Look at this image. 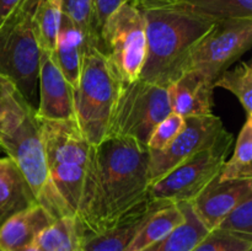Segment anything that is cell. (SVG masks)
<instances>
[{"instance_id": "27", "label": "cell", "mask_w": 252, "mask_h": 251, "mask_svg": "<svg viewBox=\"0 0 252 251\" xmlns=\"http://www.w3.org/2000/svg\"><path fill=\"white\" fill-rule=\"evenodd\" d=\"M59 1H61L62 12H64L83 33L85 46L98 44V30L96 26L93 0H59Z\"/></svg>"}, {"instance_id": "9", "label": "cell", "mask_w": 252, "mask_h": 251, "mask_svg": "<svg viewBox=\"0 0 252 251\" xmlns=\"http://www.w3.org/2000/svg\"><path fill=\"white\" fill-rule=\"evenodd\" d=\"M233 147V134L197 153L149 186V197L159 201L182 203L192 202L207 185L219 176Z\"/></svg>"}, {"instance_id": "28", "label": "cell", "mask_w": 252, "mask_h": 251, "mask_svg": "<svg viewBox=\"0 0 252 251\" xmlns=\"http://www.w3.org/2000/svg\"><path fill=\"white\" fill-rule=\"evenodd\" d=\"M252 250V239L235 235L228 231H208L191 251H249Z\"/></svg>"}, {"instance_id": "13", "label": "cell", "mask_w": 252, "mask_h": 251, "mask_svg": "<svg viewBox=\"0 0 252 251\" xmlns=\"http://www.w3.org/2000/svg\"><path fill=\"white\" fill-rule=\"evenodd\" d=\"M250 197L252 180L219 181L216 177L189 203L199 220L211 231L218 226L231 209Z\"/></svg>"}, {"instance_id": "35", "label": "cell", "mask_w": 252, "mask_h": 251, "mask_svg": "<svg viewBox=\"0 0 252 251\" xmlns=\"http://www.w3.org/2000/svg\"><path fill=\"white\" fill-rule=\"evenodd\" d=\"M0 251H2V250H0Z\"/></svg>"}, {"instance_id": "32", "label": "cell", "mask_w": 252, "mask_h": 251, "mask_svg": "<svg viewBox=\"0 0 252 251\" xmlns=\"http://www.w3.org/2000/svg\"><path fill=\"white\" fill-rule=\"evenodd\" d=\"M22 251H42V250L36 245V244H33V245H31L30 248L25 249V250H22Z\"/></svg>"}, {"instance_id": "21", "label": "cell", "mask_w": 252, "mask_h": 251, "mask_svg": "<svg viewBox=\"0 0 252 251\" xmlns=\"http://www.w3.org/2000/svg\"><path fill=\"white\" fill-rule=\"evenodd\" d=\"M181 206L185 212L184 223L142 251H191L208 234L209 230L196 216L191 203L182 202Z\"/></svg>"}, {"instance_id": "6", "label": "cell", "mask_w": 252, "mask_h": 251, "mask_svg": "<svg viewBox=\"0 0 252 251\" xmlns=\"http://www.w3.org/2000/svg\"><path fill=\"white\" fill-rule=\"evenodd\" d=\"M37 0H24L11 21L0 32V74L9 76L25 100L36 110L41 49L33 30Z\"/></svg>"}, {"instance_id": "19", "label": "cell", "mask_w": 252, "mask_h": 251, "mask_svg": "<svg viewBox=\"0 0 252 251\" xmlns=\"http://www.w3.org/2000/svg\"><path fill=\"white\" fill-rule=\"evenodd\" d=\"M36 204L31 188L11 157H0V226L17 212Z\"/></svg>"}, {"instance_id": "12", "label": "cell", "mask_w": 252, "mask_h": 251, "mask_svg": "<svg viewBox=\"0 0 252 251\" xmlns=\"http://www.w3.org/2000/svg\"><path fill=\"white\" fill-rule=\"evenodd\" d=\"M34 116L43 120H75L74 89L66 81L48 52L41 51L38 101Z\"/></svg>"}, {"instance_id": "23", "label": "cell", "mask_w": 252, "mask_h": 251, "mask_svg": "<svg viewBox=\"0 0 252 251\" xmlns=\"http://www.w3.org/2000/svg\"><path fill=\"white\" fill-rule=\"evenodd\" d=\"M218 180H252V116H246L235 142L233 157L225 160Z\"/></svg>"}, {"instance_id": "4", "label": "cell", "mask_w": 252, "mask_h": 251, "mask_svg": "<svg viewBox=\"0 0 252 251\" xmlns=\"http://www.w3.org/2000/svg\"><path fill=\"white\" fill-rule=\"evenodd\" d=\"M52 181L75 216L91 144L75 120L37 118Z\"/></svg>"}, {"instance_id": "15", "label": "cell", "mask_w": 252, "mask_h": 251, "mask_svg": "<svg viewBox=\"0 0 252 251\" xmlns=\"http://www.w3.org/2000/svg\"><path fill=\"white\" fill-rule=\"evenodd\" d=\"M213 81L194 70H186L167 86L172 112L185 118L213 113Z\"/></svg>"}, {"instance_id": "16", "label": "cell", "mask_w": 252, "mask_h": 251, "mask_svg": "<svg viewBox=\"0 0 252 251\" xmlns=\"http://www.w3.org/2000/svg\"><path fill=\"white\" fill-rule=\"evenodd\" d=\"M137 6H161L219 22L252 19V0H139Z\"/></svg>"}, {"instance_id": "33", "label": "cell", "mask_w": 252, "mask_h": 251, "mask_svg": "<svg viewBox=\"0 0 252 251\" xmlns=\"http://www.w3.org/2000/svg\"><path fill=\"white\" fill-rule=\"evenodd\" d=\"M129 1H139V0H129Z\"/></svg>"}, {"instance_id": "10", "label": "cell", "mask_w": 252, "mask_h": 251, "mask_svg": "<svg viewBox=\"0 0 252 251\" xmlns=\"http://www.w3.org/2000/svg\"><path fill=\"white\" fill-rule=\"evenodd\" d=\"M252 44V19L217 24L192 52L187 70H194L213 81Z\"/></svg>"}, {"instance_id": "18", "label": "cell", "mask_w": 252, "mask_h": 251, "mask_svg": "<svg viewBox=\"0 0 252 251\" xmlns=\"http://www.w3.org/2000/svg\"><path fill=\"white\" fill-rule=\"evenodd\" d=\"M84 46V37L79 27L62 12L56 49L52 53V58L73 89L76 88L80 79Z\"/></svg>"}, {"instance_id": "26", "label": "cell", "mask_w": 252, "mask_h": 251, "mask_svg": "<svg viewBox=\"0 0 252 251\" xmlns=\"http://www.w3.org/2000/svg\"><path fill=\"white\" fill-rule=\"evenodd\" d=\"M214 88H221L233 94L245 110L252 116V65L251 62H241L235 68L224 70L213 83Z\"/></svg>"}, {"instance_id": "1", "label": "cell", "mask_w": 252, "mask_h": 251, "mask_svg": "<svg viewBox=\"0 0 252 251\" xmlns=\"http://www.w3.org/2000/svg\"><path fill=\"white\" fill-rule=\"evenodd\" d=\"M149 150L122 137L91 145L75 212L81 233L113 226L149 197Z\"/></svg>"}, {"instance_id": "2", "label": "cell", "mask_w": 252, "mask_h": 251, "mask_svg": "<svg viewBox=\"0 0 252 251\" xmlns=\"http://www.w3.org/2000/svg\"><path fill=\"white\" fill-rule=\"evenodd\" d=\"M138 7L147 34V57L139 79L167 88L187 70L194 47L217 24L167 7Z\"/></svg>"}, {"instance_id": "17", "label": "cell", "mask_w": 252, "mask_h": 251, "mask_svg": "<svg viewBox=\"0 0 252 251\" xmlns=\"http://www.w3.org/2000/svg\"><path fill=\"white\" fill-rule=\"evenodd\" d=\"M54 221L56 219L37 203L17 212L0 226V250L22 251L30 248Z\"/></svg>"}, {"instance_id": "20", "label": "cell", "mask_w": 252, "mask_h": 251, "mask_svg": "<svg viewBox=\"0 0 252 251\" xmlns=\"http://www.w3.org/2000/svg\"><path fill=\"white\" fill-rule=\"evenodd\" d=\"M185 220L181 203H169L147 219L125 251H142L169 235Z\"/></svg>"}, {"instance_id": "3", "label": "cell", "mask_w": 252, "mask_h": 251, "mask_svg": "<svg viewBox=\"0 0 252 251\" xmlns=\"http://www.w3.org/2000/svg\"><path fill=\"white\" fill-rule=\"evenodd\" d=\"M123 81L98 44L84 47L80 79L74 89V112L91 145L107 137L108 125Z\"/></svg>"}, {"instance_id": "34", "label": "cell", "mask_w": 252, "mask_h": 251, "mask_svg": "<svg viewBox=\"0 0 252 251\" xmlns=\"http://www.w3.org/2000/svg\"><path fill=\"white\" fill-rule=\"evenodd\" d=\"M249 251H252V250H249Z\"/></svg>"}, {"instance_id": "29", "label": "cell", "mask_w": 252, "mask_h": 251, "mask_svg": "<svg viewBox=\"0 0 252 251\" xmlns=\"http://www.w3.org/2000/svg\"><path fill=\"white\" fill-rule=\"evenodd\" d=\"M216 229L252 239V197L231 209Z\"/></svg>"}, {"instance_id": "5", "label": "cell", "mask_w": 252, "mask_h": 251, "mask_svg": "<svg viewBox=\"0 0 252 251\" xmlns=\"http://www.w3.org/2000/svg\"><path fill=\"white\" fill-rule=\"evenodd\" d=\"M0 150L17 165L37 204L43 207L56 220L75 217L52 181L34 111L17 129L0 139Z\"/></svg>"}, {"instance_id": "30", "label": "cell", "mask_w": 252, "mask_h": 251, "mask_svg": "<svg viewBox=\"0 0 252 251\" xmlns=\"http://www.w3.org/2000/svg\"><path fill=\"white\" fill-rule=\"evenodd\" d=\"M185 122H186V118L175 112H171L169 116H166L153 130L152 135L148 140V150L158 152V150H162L169 147L172 140L184 129Z\"/></svg>"}, {"instance_id": "8", "label": "cell", "mask_w": 252, "mask_h": 251, "mask_svg": "<svg viewBox=\"0 0 252 251\" xmlns=\"http://www.w3.org/2000/svg\"><path fill=\"white\" fill-rule=\"evenodd\" d=\"M98 47L123 83L139 79L147 57L145 21L132 1L121 5L103 24Z\"/></svg>"}, {"instance_id": "14", "label": "cell", "mask_w": 252, "mask_h": 251, "mask_svg": "<svg viewBox=\"0 0 252 251\" xmlns=\"http://www.w3.org/2000/svg\"><path fill=\"white\" fill-rule=\"evenodd\" d=\"M171 202L148 197L121 221L97 233H81L84 251H125L143 224L158 209Z\"/></svg>"}, {"instance_id": "7", "label": "cell", "mask_w": 252, "mask_h": 251, "mask_svg": "<svg viewBox=\"0 0 252 251\" xmlns=\"http://www.w3.org/2000/svg\"><path fill=\"white\" fill-rule=\"evenodd\" d=\"M171 112L167 88L142 79L123 83L107 137L129 138L147 147L153 130Z\"/></svg>"}, {"instance_id": "31", "label": "cell", "mask_w": 252, "mask_h": 251, "mask_svg": "<svg viewBox=\"0 0 252 251\" xmlns=\"http://www.w3.org/2000/svg\"><path fill=\"white\" fill-rule=\"evenodd\" d=\"M126 1H128V0H93L94 14H95V21L98 33H100L101 27L103 26L106 20Z\"/></svg>"}, {"instance_id": "25", "label": "cell", "mask_w": 252, "mask_h": 251, "mask_svg": "<svg viewBox=\"0 0 252 251\" xmlns=\"http://www.w3.org/2000/svg\"><path fill=\"white\" fill-rule=\"evenodd\" d=\"M61 16L59 0H37L33 11V30L41 51L52 54L56 49Z\"/></svg>"}, {"instance_id": "24", "label": "cell", "mask_w": 252, "mask_h": 251, "mask_svg": "<svg viewBox=\"0 0 252 251\" xmlns=\"http://www.w3.org/2000/svg\"><path fill=\"white\" fill-rule=\"evenodd\" d=\"M34 244L42 251H84L83 238L75 217L57 219Z\"/></svg>"}, {"instance_id": "22", "label": "cell", "mask_w": 252, "mask_h": 251, "mask_svg": "<svg viewBox=\"0 0 252 251\" xmlns=\"http://www.w3.org/2000/svg\"><path fill=\"white\" fill-rule=\"evenodd\" d=\"M33 111L16 84L9 76L0 74V139L17 129Z\"/></svg>"}, {"instance_id": "11", "label": "cell", "mask_w": 252, "mask_h": 251, "mask_svg": "<svg viewBox=\"0 0 252 251\" xmlns=\"http://www.w3.org/2000/svg\"><path fill=\"white\" fill-rule=\"evenodd\" d=\"M228 130L216 115L196 116L186 118L184 129L162 150H149L150 185L171 171L187 159L216 144Z\"/></svg>"}]
</instances>
